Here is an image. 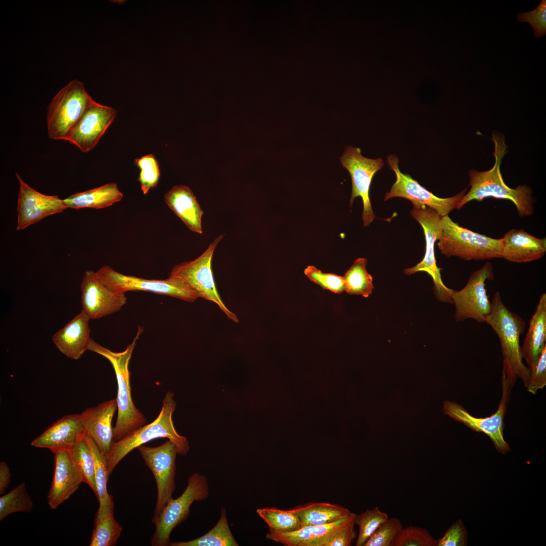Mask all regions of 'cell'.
I'll return each mask as SVG.
<instances>
[{"label": "cell", "mask_w": 546, "mask_h": 546, "mask_svg": "<svg viewBox=\"0 0 546 546\" xmlns=\"http://www.w3.org/2000/svg\"><path fill=\"white\" fill-rule=\"evenodd\" d=\"M492 139L494 144L493 166L485 171H470V189L459 202L457 209H460L471 201H482L486 198L493 197L511 201L515 204L520 216H529L534 211L531 190L525 185L512 189L505 183L500 166L506 153L507 146L503 136L498 133H493Z\"/></svg>", "instance_id": "6da1fadb"}, {"label": "cell", "mask_w": 546, "mask_h": 546, "mask_svg": "<svg viewBox=\"0 0 546 546\" xmlns=\"http://www.w3.org/2000/svg\"><path fill=\"white\" fill-rule=\"evenodd\" d=\"M139 328L133 341L122 352H115L101 346L91 339L87 350L98 353L111 363L115 373L118 392L116 398L118 415L113 428V439L119 441L144 426L146 419L134 405L131 395L129 363L136 341L142 333Z\"/></svg>", "instance_id": "7a4b0ae2"}, {"label": "cell", "mask_w": 546, "mask_h": 546, "mask_svg": "<svg viewBox=\"0 0 546 546\" xmlns=\"http://www.w3.org/2000/svg\"><path fill=\"white\" fill-rule=\"evenodd\" d=\"M175 407L173 393L169 391L163 399L161 411L155 420L114 442L107 459L109 477L117 464L130 451L155 439L168 438L175 444L179 455L185 456L189 452L190 446L187 438L179 435L173 425L172 416Z\"/></svg>", "instance_id": "3957f363"}, {"label": "cell", "mask_w": 546, "mask_h": 546, "mask_svg": "<svg viewBox=\"0 0 546 546\" xmlns=\"http://www.w3.org/2000/svg\"><path fill=\"white\" fill-rule=\"evenodd\" d=\"M491 303V312L485 323L499 338L503 357V371L516 380L520 378L525 386L530 371L523 362L520 337L524 331L525 322L506 307L498 292H495Z\"/></svg>", "instance_id": "277c9868"}, {"label": "cell", "mask_w": 546, "mask_h": 546, "mask_svg": "<svg viewBox=\"0 0 546 546\" xmlns=\"http://www.w3.org/2000/svg\"><path fill=\"white\" fill-rule=\"evenodd\" d=\"M436 245L442 255L466 260L501 258L503 250L502 238H492L462 227L448 215L442 216Z\"/></svg>", "instance_id": "5b68a950"}, {"label": "cell", "mask_w": 546, "mask_h": 546, "mask_svg": "<svg viewBox=\"0 0 546 546\" xmlns=\"http://www.w3.org/2000/svg\"><path fill=\"white\" fill-rule=\"evenodd\" d=\"M95 102L83 82L75 79L61 88L47 108L48 135L54 140L67 141L73 127Z\"/></svg>", "instance_id": "8992f818"}, {"label": "cell", "mask_w": 546, "mask_h": 546, "mask_svg": "<svg viewBox=\"0 0 546 546\" xmlns=\"http://www.w3.org/2000/svg\"><path fill=\"white\" fill-rule=\"evenodd\" d=\"M223 237V235H220L215 238L205 251L195 259L175 265L168 277L183 282L198 298L213 302L230 320L238 323L237 316L226 307L219 296L211 268L214 251Z\"/></svg>", "instance_id": "52a82bcc"}, {"label": "cell", "mask_w": 546, "mask_h": 546, "mask_svg": "<svg viewBox=\"0 0 546 546\" xmlns=\"http://www.w3.org/2000/svg\"><path fill=\"white\" fill-rule=\"evenodd\" d=\"M209 494L208 482L203 475L195 473L189 476L187 486L177 498L171 499L161 513L152 522L155 530L151 539L153 546H167L173 529L186 520L195 501L205 500Z\"/></svg>", "instance_id": "ba28073f"}, {"label": "cell", "mask_w": 546, "mask_h": 546, "mask_svg": "<svg viewBox=\"0 0 546 546\" xmlns=\"http://www.w3.org/2000/svg\"><path fill=\"white\" fill-rule=\"evenodd\" d=\"M516 380L504 371L502 373V396L495 413L489 417L478 418L472 416L459 403L449 400L443 403V411L456 422L463 423L476 432H483L491 439L496 450L503 454L510 450L508 444L504 438V417L510 398L511 389Z\"/></svg>", "instance_id": "9c48e42d"}, {"label": "cell", "mask_w": 546, "mask_h": 546, "mask_svg": "<svg viewBox=\"0 0 546 546\" xmlns=\"http://www.w3.org/2000/svg\"><path fill=\"white\" fill-rule=\"evenodd\" d=\"M413 206L411 214L423 229L426 241L425 253L421 262L413 267L405 269L404 272L406 275L420 271L428 273L433 280L437 299L441 302L452 303L453 290L443 284L440 272L441 268L437 266L435 256V243L441 232L442 216L427 206L418 203H413Z\"/></svg>", "instance_id": "30bf717a"}, {"label": "cell", "mask_w": 546, "mask_h": 546, "mask_svg": "<svg viewBox=\"0 0 546 546\" xmlns=\"http://www.w3.org/2000/svg\"><path fill=\"white\" fill-rule=\"evenodd\" d=\"M96 275L101 282L113 291H145L171 296L193 302L198 296L181 281L168 277L165 280H150L118 272L109 266L100 268Z\"/></svg>", "instance_id": "8fae6325"}, {"label": "cell", "mask_w": 546, "mask_h": 546, "mask_svg": "<svg viewBox=\"0 0 546 546\" xmlns=\"http://www.w3.org/2000/svg\"><path fill=\"white\" fill-rule=\"evenodd\" d=\"M493 279L492 264L486 262L470 276L466 285L459 291L453 290L452 302L456 308L457 322L471 318L485 323L490 313L491 303L485 288V282Z\"/></svg>", "instance_id": "7c38bea8"}, {"label": "cell", "mask_w": 546, "mask_h": 546, "mask_svg": "<svg viewBox=\"0 0 546 546\" xmlns=\"http://www.w3.org/2000/svg\"><path fill=\"white\" fill-rule=\"evenodd\" d=\"M137 449L153 473L157 485V501L152 520L159 516L172 498L175 489V460L178 451L175 444L169 439L158 446L142 445Z\"/></svg>", "instance_id": "4fadbf2b"}, {"label": "cell", "mask_w": 546, "mask_h": 546, "mask_svg": "<svg viewBox=\"0 0 546 546\" xmlns=\"http://www.w3.org/2000/svg\"><path fill=\"white\" fill-rule=\"evenodd\" d=\"M340 161L351 178L350 205H352L356 197L361 198L362 219L363 225L367 226L375 218L370 199V187L375 174L383 167V160L381 158L375 159L366 158L361 155L359 148L348 146L340 158Z\"/></svg>", "instance_id": "5bb4252c"}, {"label": "cell", "mask_w": 546, "mask_h": 546, "mask_svg": "<svg viewBox=\"0 0 546 546\" xmlns=\"http://www.w3.org/2000/svg\"><path fill=\"white\" fill-rule=\"evenodd\" d=\"M398 159L395 155L387 157V163L394 172L396 179L389 192L386 193L384 200L395 197L409 200L412 203H418L434 209L442 216L448 214L457 206L465 195L467 189L456 195L446 198H440L422 187L410 175L402 173L398 167Z\"/></svg>", "instance_id": "9a60e30c"}, {"label": "cell", "mask_w": 546, "mask_h": 546, "mask_svg": "<svg viewBox=\"0 0 546 546\" xmlns=\"http://www.w3.org/2000/svg\"><path fill=\"white\" fill-rule=\"evenodd\" d=\"M19 183L17 201V231L23 230L41 219L67 209L57 195H47L36 191L16 173Z\"/></svg>", "instance_id": "2e32d148"}, {"label": "cell", "mask_w": 546, "mask_h": 546, "mask_svg": "<svg viewBox=\"0 0 546 546\" xmlns=\"http://www.w3.org/2000/svg\"><path fill=\"white\" fill-rule=\"evenodd\" d=\"M82 310L97 320L119 311L126 303L124 293L112 291L98 278L96 271H85L80 284Z\"/></svg>", "instance_id": "e0dca14e"}, {"label": "cell", "mask_w": 546, "mask_h": 546, "mask_svg": "<svg viewBox=\"0 0 546 546\" xmlns=\"http://www.w3.org/2000/svg\"><path fill=\"white\" fill-rule=\"evenodd\" d=\"M116 114L113 108L95 101L73 127L66 141L83 153L89 152L98 144Z\"/></svg>", "instance_id": "ac0fdd59"}, {"label": "cell", "mask_w": 546, "mask_h": 546, "mask_svg": "<svg viewBox=\"0 0 546 546\" xmlns=\"http://www.w3.org/2000/svg\"><path fill=\"white\" fill-rule=\"evenodd\" d=\"M116 410L117 400L114 398L87 408L79 414L86 434L93 440L107 459L114 442L112 421Z\"/></svg>", "instance_id": "d6986e66"}, {"label": "cell", "mask_w": 546, "mask_h": 546, "mask_svg": "<svg viewBox=\"0 0 546 546\" xmlns=\"http://www.w3.org/2000/svg\"><path fill=\"white\" fill-rule=\"evenodd\" d=\"M53 453L54 473L47 502L51 509H56L77 490L83 478L71 460L69 449H59Z\"/></svg>", "instance_id": "ffe728a7"}, {"label": "cell", "mask_w": 546, "mask_h": 546, "mask_svg": "<svg viewBox=\"0 0 546 546\" xmlns=\"http://www.w3.org/2000/svg\"><path fill=\"white\" fill-rule=\"evenodd\" d=\"M85 434L79 414L69 415L54 423L35 438L31 445L48 448L52 452L59 449H69Z\"/></svg>", "instance_id": "44dd1931"}, {"label": "cell", "mask_w": 546, "mask_h": 546, "mask_svg": "<svg viewBox=\"0 0 546 546\" xmlns=\"http://www.w3.org/2000/svg\"><path fill=\"white\" fill-rule=\"evenodd\" d=\"M90 318L82 310L52 337L58 349L67 357L74 360L80 358L88 346L91 338L89 327Z\"/></svg>", "instance_id": "7402d4cb"}, {"label": "cell", "mask_w": 546, "mask_h": 546, "mask_svg": "<svg viewBox=\"0 0 546 546\" xmlns=\"http://www.w3.org/2000/svg\"><path fill=\"white\" fill-rule=\"evenodd\" d=\"M502 239L501 258L517 263L531 262L542 258L546 252V239L536 238L522 229H512Z\"/></svg>", "instance_id": "603a6c76"}, {"label": "cell", "mask_w": 546, "mask_h": 546, "mask_svg": "<svg viewBox=\"0 0 546 546\" xmlns=\"http://www.w3.org/2000/svg\"><path fill=\"white\" fill-rule=\"evenodd\" d=\"M355 515L352 513L330 524L304 526L291 532H269L266 538L287 546H325L333 532L353 520Z\"/></svg>", "instance_id": "cb8c5ba5"}, {"label": "cell", "mask_w": 546, "mask_h": 546, "mask_svg": "<svg viewBox=\"0 0 546 546\" xmlns=\"http://www.w3.org/2000/svg\"><path fill=\"white\" fill-rule=\"evenodd\" d=\"M168 207L191 231L203 234V211L191 189L185 185L173 186L164 195Z\"/></svg>", "instance_id": "d4e9b609"}, {"label": "cell", "mask_w": 546, "mask_h": 546, "mask_svg": "<svg viewBox=\"0 0 546 546\" xmlns=\"http://www.w3.org/2000/svg\"><path fill=\"white\" fill-rule=\"evenodd\" d=\"M546 294L540 295L530 321L522 345L521 354L529 371L536 366L538 358L546 347Z\"/></svg>", "instance_id": "484cf974"}, {"label": "cell", "mask_w": 546, "mask_h": 546, "mask_svg": "<svg viewBox=\"0 0 546 546\" xmlns=\"http://www.w3.org/2000/svg\"><path fill=\"white\" fill-rule=\"evenodd\" d=\"M123 195L115 183H110L92 189L77 192L63 199L67 208L102 209L121 200Z\"/></svg>", "instance_id": "4316f807"}, {"label": "cell", "mask_w": 546, "mask_h": 546, "mask_svg": "<svg viewBox=\"0 0 546 546\" xmlns=\"http://www.w3.org/2000/svg\"><path fill=\"white\" fill-rule=\"evenodd\" d=\"M292 509L298 516L302 527L330 524L352 513L339 505L325 502L309 503Z\"/></svg>", "instance_id": "83f0119b"}, {"label": "cell", "mask_w": 546, "mask_h": 546, "mask_svg": "<svg viewBox=\"0 0 546 546\" xmlns=\"http://www.w3.org/2000/svg\"><path fill=\"white\" fill-rule=\"evenodd\" d=\"M85 438L93 453L95 464L97 497L99 503V507L95 519V522H97L113 514L114 504L112 496L109 494L107 490L109 476L107 473V458L89 436L86 434Z\"/></svg>", "instance_id": "f1b7e54d"}, {"label": "cell", "mask_w": 546, "mask_h": 546, "mask_svg": "<svg viewBox=\"0 0 546 546\" xmlns=\"http://www.w3.org/2000/svg\"><path fill=\"white\" fill-rule=\"evenodd\" d=\"M170 546H238L230 528L226 509L221 508L215 525L204 535L187 541L170 542Z\"/></svg>", "instance_id": "f546056e"}, {"label": "cell", "mask_w": 546, "mask_h": 546, "mask_svg": "<svg viewBox=\"0 0 546 546\" xmlns=\"http://www.w3.org/2000/svg\"><path fill=\"white\" fill-rule=\"evenodd\" d=\"M367 259H356L343 276L344 291L349 295L368 297L374 288L373 277L367 270Z\"/></svg>", "instance_id": "4dcf8cb0"}, {"label": "cell", "mask_w": 546, "mask_h": 546, "mask_svg": "<svg viewBox=\"0 0 546 546\" xmlns=\"http://www.w3.org/2000/svg\"><path fill=\"white\" fill-rule=\"evenodd\" d=\"M69 450L71 460L82 477L83 482L89 485L97 496L95 461L85 435Z\"/></svg>", "instance_id": "1f68e13d"}, {"label": "cell", "mask_w": 546, "mask_h": 546, "mask_svg": "<svg viewBox=\"0 0 546 546\" xmlns=\"http://www.w3.org/2000/svg\"><path fill=\"white\" fill-rule=\"evenodd\" d=\"M256 513L267 525L271 532H291L302 527L298 516L292 509L284 510L276 507H266L257 509Z\"/></svg>", "instance_id": "d6a6232c"}, {"label": "cell", "mask_w": 546, "mask_h": 546, "mask_svg": "<svg viewBox=\"0 0 546 546\" xmlns=\"http://www.w3.org/2000/svg\"><path fill=\"white\" fill-rule=\"evenodd\" d=\"M33 506L24 482L0 497V521L17 512L30 513Z\"/></svg>", "instance_id": "836d02e7"}, {"label": "cell", "mask_w": 546, "mask_h": 546, "mask_svg": "<svg viewBox=\"0 0 546 546\" xmlns=\"http://www.w3.org/2000/svg\"><path fill=\"white\" fill-rule=\"evenodd\" d=\"M388 518V515L377 507L356 514L354 522L359 529L356 545L363 546L376 530Z\"/></svg>", "instance_id": "e575fe53"}, {"label": "cell", "mask_w": 546, "mask_h": 546, "mask_svg": "<svg viewBox=\"0 0 546 546\" xmlns=\"http://www.w3.org/2000/svg\"><path fill=\"white\" fill-rule=\"evenodd\" d=\"M122 528L112 514L99 522H95V527L89 543L90 546H114L120 536Z\"/></svg>", "instance_id": "d590c367"}, {"label": "cell", "mask_w": 546, "mask_h": 546, "mask_svg": "<svg viewBox=\"0 0 546 546\" xmlns=\"http://www.w3.org/2000/svg\"><path fill=\"white\" fill-rule=\"evenodd\" d=\"M134 164L140 169L138 181L144 195L157 187L160 177L159 165L154 155L149 154L136 158Z\"/></svg>", "instance_id": "8d00e7d4"}, {"label": "cell", "mask_w": 546, "mask_h": 546, "mask_svg": "<svg viewBox=\"0 0 546 546\" xmlns=\"http://www.w3.org/2000/svg\"><path fill=\"white\" fill-rule=\"evenodd\" d=\"M403 527L398 518H388L376 530L363 546H393Z\"/></svg>", "instance_id": "74e56055"}, {"label": "cell", "mask_w": 546, "mask_h": 546, "mask_svg": "<svg viewBox=\"0 0 546 546\" xmlns=\"http://www.w3.org/2000/svg\"><path fill=\"white\" fill-rule=\"evenodd\" d=\"M437 540L425 528L417 526L403 527L393 546H436Z\"/></svg>", "instance_id": "f35d334b"}, {"label": "cell", "mask_w": 546, "mask_h": 546, "mask_svg": "<svg viewBox=\"0 0 546 546\" xmlns=\"http://www.w3.org/2000/svg\"><path fill=\"white\" fill-rule=\"evenodd\" d=\"M304 275L313 283L324 290L337 294L344 291V278L333 273H324L313 265H308L304 270Z\"/></svg>", "instance_id": "ab89813d"}, {"label": "cell", "mask_w": 546, "mask_h": 546, "mask_svg": "<svg viewBox=\"0 0 546 546\" xmlns=\"http://www.w3.org/2000/svg\"><path fill=\"white\" fill-rule=\"evenodd\" d=\"M516 18L520 22L530 24L536 37L544 36L546 34V1H541L533 10L518 14Z\"/></svg>", "instance_id": "60d3db41"}, {"label": "cell", "mask_w": 546, "mask_h": 546, "mask_svg": "<svg viewBox=\"0 0 546 546\" xmlns=\"http://www.w3.org/2000/svg\"><path fill=\"white\" fill-rule=\"evenodd\" d=\"M546 385V347L540 354L534 368L530 371L528 379L525 387L527 391L536 394L539 389Z\"/></svg>", "instance_id": "b9f144b4"}, {"label": "cell", "mask_w": 546, "mask_h": 546, "mask_svg": "<svg viewBox=\"0 0 546 546\" xmlns=\"http://www.w3.org/2000/svg\"><path fill=\"white\" fill-rule=\"evenodd\" d=\"M354 519L336 529L325 546L351 545L356 537Z\"/></svg>", "instance_id": "7bdbcfd3"}, {"label": "cell", "mask_w": 546, "mask_h": 546, "mask_svg": "<svg viewBox=\"0 0 546 546\" xmlns=\"http://www.w3.org/2000/svg\"><path fill=\"white\" fill-rule=\"evenodd\" d=\"M466 541V531L460 520L448 529L441 538L437 540V546H462Z\"/></svg>", "instance_id": "ee69618b"}, {"label": "cell", "mask_w": 546, "mask_h": 546, "mask_svg": "<svg viewBox=\"0 0 546 546\" xmlns=\"http://www.w3.org/2000/svg\"><path fill=\"white\" fill-rule=\"evenodd\" d=\"M11 471L7 464L0 463V494H3L9 487L11 482Z\"/></svg>", "instance_id": "f6af8a7d"}]
</instances>
